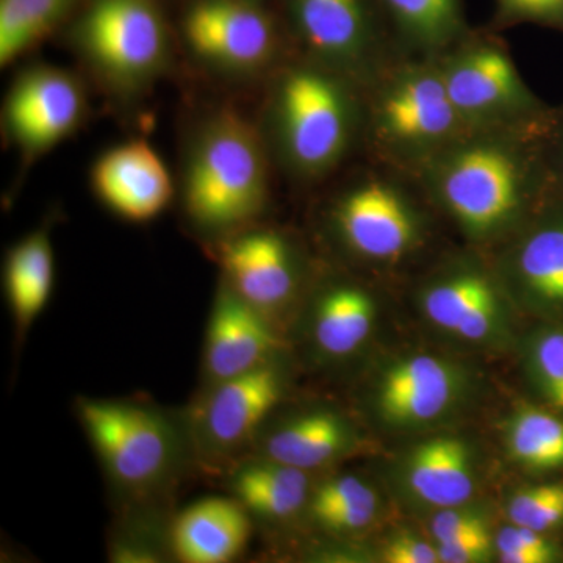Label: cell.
<instances>
[{
    "label": "cell",
    "instance_id": "1",
    "mask_svg": "<svg viewBox=\"0 0 563 563\" xmlns=\"http://www.w3.org/2000/svg\"><path fill=\"white\" fill-rule=\"evenodd\" d=\"M268 161L257 129L233 110L211 113L185 158L184 207L199 231H244L268 198Z\"/></svg>",
    "mask_w": 563,
    "mask_h": 563
},
{
    "label": "cell",
    "instance_id": "2",
    "mask_svg": "<svg viewBox=\"0 0 563 563\" xmlns=\"http://www.w3.org/2000/svg\"><path fill=\"white\" fill-rule=\"evenodd\" d=\"M76 409L110 483L131 501L168 490L195 454L188 426L157 407L80 398Z\"/></svg>",
    "mask_w": 563,
    "mask_h": 563
},
{
    "label": "cell",
    "instance_id": "3",
    "mask_svg": "<svg viewBox=\"0 0 563 563\" xmlns=\"http://www.w3.org/2000/svg\"><path fill=\"white\" fill-rule=\"evenodd\" d=\"M440 163L437 190L466 231L487 235L514 218L533 192L551 195L542 136L531 151L465 144Z\"/></svg>",
    "mask_w": 563,
    "mask_h": 563
},
{
    "label": "cell",
    "instance_id": "4",
    "mask_svg": "<svg viewBox=\"0 0 563 563\" xmlns=\"http://www.w3.org/2000/svg\"><path fill=\"white\" fill-rule=\"evenodd\" d=\"M70 46L118 95L151 87L172 62V36L157 0H90L74 21Z\"/></svg>",
    "mask_w": 563,
    "mask_h": 563
},
{
    "label": "cell",
    "instance_id": "5",
    "mask_svg": "<svg viewBox=\"0 0 563 563\" xmlns=\"http://www.w3.org/2000/svg\"><path fill=\"white\" fill-rule=\"evenodd\" d=\"M272 125L288 165L303 176H321L347 150L351 102L328 70L295 68L284 74L274 91Z\"/></svg>",
    "mask_w": 563,
    "mask_h": 563
},
{
    "label": "cell",
    "instance_id": "6",
    "mask_svg": "<svg viewBox=\"0 0 563 563\" xmlns=\"http://www.w3.org/2000/svg\"><path fill=\"white\" fill-rule=\"evenodd\" d=\"M181 35L192 57L222 76H258L280 54L279 27L262 0H196Z\"/></svg>",
    "mask_w": 563,
    "mask_h": 563
},
{
    "label": "cell",
    "instance_id": "7",
    "mask_svg": "<svg viewBox=\"0 0 563 563\" xmlns=\"http://www.w3.org/2000/svg\"><path fill=\"white\" fill-rule=\"evenodd\" d=\"M284 388V376L273 358L203 387L187 422L196 457L210 465H233L280 402Z\"/></svg>",
    "mask_w": 563,
    "mask_h": 563
},
{
    "label": "cell",
    "instance_id": "8",
    "mask_svg": "<svg viewBox=\"0 0 563 563\" xmlns=\"http://www.w3.org/2000/svg\"><path fill=\"white\" fill-rule=\"evenodd\" d=\"M87 113V92L76 76L57 66L36 65L11 84L3 103V131L32 162L73 135Z\"/></svg>",
    "mask_w": 563,
    "mask_h": 563
},
{
    "label": "cell",
    "instance_id": "9",
    "mask_svg": "<svg viewBox=\"0 0 563 563\" xmlns=\"http://www.w3.org/2000/svg\"><path fill=\"white\" fill-rule=\"evenodd\" d=\"M380 135L402 150L442 146L466 124L451 101L442 69H413L393 81L376 109Z\"/></svg>",
    "mask_w": 563,
    "mask_h": 563
},
{
    "label": "cell",
    "instance_id": "10",
    "mask_svg": "<svg viewBox=\"0 0 563 563\" xmlns=\"http://www.w3.org/2000/svg\"><path fill=\"white\" fill-rule=\"evenodd\" d=\"M451 101L465 122L488 120L512 111L536 124L551 117L525 87L510 58L495 46L470 47L442 69Z\"/></svg>",
    "mask_w": 563,
    "mask_h": 563
},
{
    "label": "cell",
    "instance_id": "11",
    "mask_svg": "<svg viewBox=\"0 0 563 563\" xmlns=\"http://www.w3.org/2000/svg\"><path fill=\"white\" fill-rule=\"evenodd\" d=\"M224 280L244 302L272 321L298 288V269L287 240L273 231H244L221 247Z\"/></svg>",
    "mask_w": 563,
    "mask_h": 563
},
{
    "label": "cell",
    "instance_id": "12",
    "mask_svg": "<svg viewBox=\"0 0 563 563\" xmlns=\"http://www.w3.org/2000/svg\"><path fill=\"white\" fill-rule=\"evenodd\" d=\"M279 344L273 322L252 309L222 280L207 328L203 387L240 376L272 361Z\"/></svg>",
    "mask_w": 563,
    "mask_h": 563
},
{
    "label": "cell",
    "instance_id": "13",
    "mask_svg": "<svg viewBox=\"0 0 563 563\" xmlns=\"http://www.w3.org/2000/svg\"><path fill=\"white\" fill-rule=\"evenodd\" d=\"M96 195L129 221L154 220L173 199L174 185L165 163L146 141H128L107 151L91 173Z\"/></svg>",
    "mask_w": 563,
    "mask_h": 563
},
{
    "label": "cell",
    "instance_id": "14",
    "mask_svg": "<svg viewBox=\"0 0 563 563\" xmlns=\"http://www.w3.org/2000/svg\"><path fill=\"white\" fill-rule=\"evenodd\" d=\"M344 243L373 261H395L410 250L417 222L402 196L383 181H366L347 192L335 209Z\"/></svg>",
    "mask_w": 563,
    "mask_h": 563
},
{
    "label": "cell",
    "instance_id": "15",
    "mask_svg": "<svg viewBox=\"0 0 563 563\" xmlns=\"http://www.w3.org/2000/svg\"><path fill=\"white\" fill-rule=\"evenodd\" d=\"M457 391L459 376L450 363L435 355H413L384 374L376 406L393 424H422L446 412Z\"/></svg>",
    "mask_w": 563,
    "mask_h": 563
},
{
    "label": "cell",
    "instance_id": "16",
    "mask_svg": "<svg viewBox=\"0 0 563 563\" xmlns=\"http://www.w3.org/2000/svg\"><path fill=\"white\" fill-rule=\"evenodd\" d=\"M292 24L321 62L357 65L372 41L366 0H287Z\"/></svg>",
    "mask_w": 563,
    "mask_h": 563
},
{
    "label": "cell",
    "instance_id": "17",
    "mask_svg": "<svg viewBox=\"0 0 563 563\" xmlns=\"http://www.w3.org/2000/svg\"><path fill=\"white\" fill-rule=\"evenodd\" d=\"M514 277L540 312L563 313V198L551 192L515 250Z\"/></svg>",
    "mask_w": 563,
    "mask_h": 563
},
{
    "label": "cell",
    "instance_id": "18",
    "mask_svg": "<svg viewBox=\"0 0 563 563\" xmlns=\"http://www.w3.org/2000/svg\"><path fill=\"white\" fill-rule=\"evenodd\" d=\"M169 536L181 562H231L250 540L251 515L233 498L202 499L174 520Z\"/></svg>",
    "mask_w": 563,
    "mask_h": 563
},
{
    "label": "cell",
    "instance_id": "19",
    "mask_svg": "<svg viewBox=\"0 0 563 563\" xmlns=\"http://www.w3.org/2000/svg\"><path fill=\"white\" fill-rule=\"evenodd\" d=\"M352 442L354 435L342 415L332 410H310L277 422L261 433L255 457L310 472L342 457Z\"/></svg>",
    "mask_w": 563,
    "mask_h": 563
},
{
    "label": "cell",
    "instance_id": "20",
    "mask_svg": "<svg viewBox=\"0 0 563 563\" xmlns=\"http://www.w3.org/2000/svg\"><path fill=\"white\" fill-rule=\"evenodd\" d=\"M228 485L251 517L265 521L290 520L312 496L309 472L262 457L233 463Z\"/></svg>",
    "mask_w": 563,
    "mask_h": 563
},
{
    "label": "cell",
    "instance_id": "21",
    "mask_svg": "<svg viewBox=\"0 0 563 563\" xmlns=\"http://www.w3.org/2000/svg\"><path fill=\"white\" fill-rule=\"evenodd\" d=\"M422 309L443 331L468 342H483L498 329L499 302L490 282L476 273L437 282L422 298Z\"/></svg>",
    "mask_w": 563,
    "mask_h": 563
},
{
    "label": "cell",
    "instance_id": "22",
    "mask_svg": "<svg viewBox=\"0 0 563 563\" xmlns=\"http://www.w3.org/2000/svg\"><path fill=\"white\" fill-rule=\"evenodd\" d=\"M54 274V247L46 228L29 233L9 251L5 291L18 339L31 331L33 322L46 309Z\"/></svg>",
    "mask_w": 563,
    "mask_h": 563
},
{
    "label": "cell",
    "instance_id": "23",
    "mask_svg": "<svg viewBox=\"0 0 563 563\" xmlns=\"http://www.w3.org/2000/svg\"><path fill=\"white\" fill-rule=\"evenodd\" d=\"M407 483L422 503L459 507L474 493L472 454L457 439H432L415 448L407 462Z\"/></svg>",
    "mask_w": 563,
    "mask_h": 563
},
{
    "label": "cell",
    "instance_id": "24",
    "mask_svg": "<svg viewBox=\"0 0 563 563\" xmlns=\"http://www.w3.org/2000/svg\"><path fill=\"white\" fill-rule=\"evenodd\" d=\"M376 309L372 296L351 285H336L322 292L312 312L314 350L328 361L355 354L372 335Z\"/></svg>",
    "mask_w": 563,
    "mask_h": 563
},
{
    "label": "cell",
    "instance_id": "25",
    "mask_svg": "<svg viewBox=\"0 0 563 563\" xmlns=\"http://www.w3.org/2000/svg\"><path fill=\"white\" fill-rule=\"evenodd\" d=\"M81 0H0V65L5 68L49 36Z\"/></svg>",
    "mask_w": 563,
    "mask_h": 563
},
{
    "label": "cell",
    "instance_id": "26",
    "mask_svg": "<svg viewBox=\"0 0 563 563\" xmlns=\"http://www.w3.org/2000/svg\"><path fill=\"white\" fill-rule=\"evenodd\" d=\"M377 495L361 477H332L310 496V515L321 528L331 532H357L373 523L377 514Z\"/></svg>",
    "mask_w": 563,
    "mask_h": 563
},
{
    "label": "cell",
    "instance_id": "27",
    "mask_svg": "<svg viewBox=\"0 0 563 563\" xmlns=\"http://www.w3.org/2000/svg\"><path fill=\"white\" fill-rule=\"evenodd\" d=\"M507 448L514 461L531 470L563 466V421L536 409H521L510 418Z\"/></svg>",
    "mask_w": 563,
    "mask_h": 563
},
{
    "label": "cell",
    "instance_id": "28",
    "mask_svg": "<svg viewBox=\"0 0 563 563\" xmlns=\"http://www.w3.org/2000/svg\"><path fill=\"white\" fill-rule=\"evenodd\" d=\"M395 21L412 38L439 46L461 25V0H383Z\"/></svg>",
    "mask_w": 563,
    "mask_h": 563
},
{
    "label": "cell",
    "instance_id": "29",
    "mask_svg": "<svg viewBox=\"0 0 563 563\" xmlns=\"http://www.w3.org/2000/svg\"><path fill=\"white\" fill-rule=\"evenodd\" d=\"M529 369L540 395L563 410V329L539 331L529 344Z\"/></svg>",
    "mask_w": 563,
    "mask_h": 563
},
{
    "label": "cell",
    "instance_id": "30",
    "mask_svg": "<svg viewBox=\"0 0 563 563\" xmlns=\"http://www.w3.org/2000/svg\"><path fill=\"white\" fill-rule=\"evenodd\" d=\"M510 523L547 532L563 521V485H539L518 492L507 507Z\"/></svg>",
    "mask_w": 563,
    "mask_h": 563
},
{
    "label": "cell",
    "instance_id": "31",
    "mask_svg": "<svg viewBox=\"0 0 563 563\" xmlns=\"http://www.w3.org/2000/svg\"><path fill=\"white\" fill-rule=\"evenodd\" d=\"M496 548L504 563H547L555 558L553 544L542 532L514 523L498 533Z\"/></svg>",
    "mask_w": 563,
    "mask_h": 563
},
{
    "label": "cell",
    "instance_id": "32",
    "mask_svg": "<svg viewBox=\"0 0 563 563\" xmlns=\"http://www.w3.org/2000/svg\"><path fill=\"white\" fill-rule=\"evenodd\" d=\"M503 16L563 31V0H498Z\"/></svg>",
    "mask_w": 563,
    "mask_h": 563
},
{
    "label": "cell",
    "instance_id": "33",
    "mask_svg": "<svg viewBox=\"0 0 563 563\" xmlns=\"http://www.w3.org/2000/svg\"><path fill=\"white\" fill-rule=\"evenodd\" d=\"M431 532L439 544L488 532V529L479 515L459 509V507H448L432 518Z\"/></svg>",
    "mask_w": 563,
    "mask_h": 563
},
{
    "label": "cell",
    "instance_id": "34",
    "mask_svg": "<svg viewBox=\"0 0 563 563\" xmlns=\"http://www.w3.org/2000/svg\"><path fill=\"white\" fill-rule=\"evenodd\" d=\"M542 146L551 188L563 198V111L551 114L542 132Z\"/></svg>",
    "mask_w": 563,
    "mask_h": 563
},
{
    "label": "cell",
    "instance_id": "35",
    "mask_svg": "<svg viewBox=\"0 0 563 563\" xmlns=\"http://www.w3.org/2000/svg\"><path fill=\"white\" fill-rule=\"evenodd\" d=\"M490 533L463 537L454 542L437 544L440 562L443 563H476L487 561L490 554Z\"/></svg>",
    "mask_w": 563,
    "mask_h": 563
},
{
    "label": "cell",
    "instance_id": "36",
    "mask_svg": "<svg viewBox=\"0 0 563 563\" xmlns=\"http://www.w3.org/2000/svg\"><path fill=\"white\" fill-rule=\"evenodd\" d=\"M385 562L388 563H435L440 562L437 547L418 537L401 533L393 537L384 551Z\"/></svg>",
    "mask_w": 563,
    "mask_h": 563
}]
</instances>
